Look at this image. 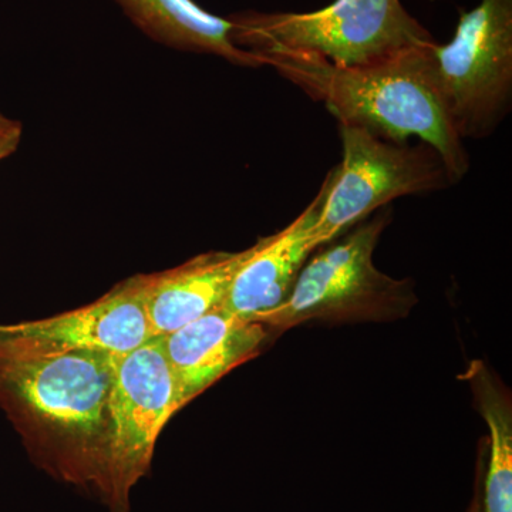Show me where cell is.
Masks as SVG:
<instances>
[{
    "label": "cell",
    "instance_id": "5bb4252c",
    "mask_svg": "<svg viewBox=\"0 0 512 512\" xmlns=\"http://www.w3.org/2000/svg\"><path fill=\"white\" fill-rule=\"evenodd\" d=\"M22 140V126L16 121L12 126L0 128V163L18 150Z\"/></svg>",
    "mask_w": 512,
    "mask_h": 512
},
{
    "label": "cell",
    "instance_id": "ba28073f",
    "mask_svg": "<svg viewBox=\"0 0 512 512\" xmlns=\"http://www.w3.org/2000/svg\"><path fill=\"white\" fill-rule=\"evenodd\" d=\"M151 339L138 276L83 308L33 322L0 325V345L32 356L100 352L119 357Z\"/></svg>",
    "mask_w": 512,
    "mask_h": 512
},
{
    "label": "cell",
    "instance_id": "4fadbf2b",
    "mask_svg": "<svg viewBox=\"0 0 512 512\" xmlns=\"http://www.w3.org/2000/svg\"><path fill=\"white\" fill-rule=\"evenodd\" d=\"M476 394L490 429V460L483 494L484 512H512V417L510 402L485 375H478Z\"/></svg>",
    "mask_w": 512,
    "mask_h": 512
},
{
    "label": "cell",
    "instance_id": "8992f818",
    "mask_svg": "<svg viewBox=\"0 0 512 512\" xmlns=\"http://www.w3.org/2000/svg\"><path fill=\"white\" fill-rule=\"evenodd\" d=\"M183 407L177 380L157 338L117 357L109 457L100 495L110 512L130 511L131 490L150 470L158 436Z\"/></svg>",
    "mask_w": 512,
    "mask_h": 512
},
{
    "label": "cell",
    "instance_id": "9a60e30c",
    "mask_svg": "<svg viewBox=\"0 0 512 512\" xmlns=\"http://www.w3.org/2000/svg\"><path fill=\"white\" fill-rule=\"evenodd\" d=\"M467 512H484L483 495L480 491H477L476 497H474L473 503H471Z\"/></svg>",
    "mask_w": 512,
    "mask_h": 512
},
{
    "label": "cell",
    "instance_id": "2e32d148",
    "mask_svg": "<svg viewBox=\"0 0 512 512\" xmlns=\"http://www.w3.org/2000/svg\"><path fill=\"white\" fill-rule=\"evenodd\" d=\"M15 123H16L15 120L9 119V117L3 116V114L0 113V128L9 127Z\"/></svg>",
    "mask_w": 512,
    "mask_h": 512
},
{
    "label": "cell",
    "instance_id": "30bf717a",
    "mask_svg": "<svg viewBox=\"0 0 512 512\" xmlns=\"http://www.w3.org/2000/svg\"><path fill=\"white\" fill-rule=\"evenodd\" d=\"M325 190L292 224L256 242L254 254L239 269L224 308L241 318L258 322L291 295L293 285L313 251L322 247L315 234Z\"/></svg>",
    "mask_w": 512,
    "mask_h": 512
},
{
    "label": "cell",
    "instance_id": "5b68a950",
    "mask_svg": "<svg viewBox=\"0 0 512 512\" xmlns=\"http://www.w3.org/2000/svg\"><path fill=\"white\" fill-rule=\"evenodd\" d=\"M430 52L458 136H491L511 110L512 0L463 10L453 40Z\"/></svg>",
    "mask_w": 512,
    "mask_h": 512
},
{
    "label": "cell",
    "instance_id": "277c9868",
    "mask_svg": "<svg viewBox=\"0 0 512 512\" xmlns=\"http://www.w3.org/2000/svg\"><path fill=\"white\" fill-rule=\"evenodd\" d=\"M343 160L323 183L315 234L320 245L396 198L446 190L454 184L446 163L429 144L396 143L365 128L339 126Z\"/></svg>",
    "mask_w": 512,
    "mask_h": 512
},
{
    "label": "cell",
    "instance_id": "8fae6325",
    "mask_svg": "<svg viewBox=\"0 0 512 512\" xmlns=\"http://www.w3.org/2000/svg\"><path fill=\"white\" fill-rule=\"evenodd\" d=\"M254 251L255 245L239 252H208L170 271L138 276L153 339L224 305L235 276Z\"/></svg>",
    "mask_w": 512,
    "mask_h": 512
},
{
    "label": "cell",
    "instance_id": "52a82bcc",
    "mask_svg": "<svg viewBox=\"0 0 512 512\" xmlns=\"http://www.w3.org/2000/svg\"><path fill=\"white\" fill-rule=\"evenodd\" d=\"M387 214L360 225L338 244L313 256L281 306L258 319L272 328H292L312 318L403 303L407 285L382 274L373 262Z\"/></svg>",
    "mask_w": 512,
    "mask_h": 512
},
{
    "label": "cell",
    "instance_id": "7c38bea8",
    "mask_svg": "<svg viewBox=\"0 0 512 512\" xmlns=\"http://www.w3.org/2000/svg\"><path fill=\"white\" fill-rule=\"evenodd\" d=\"M147 36L175 49L210 53L242 67L266 62L232 40L231 20L212 15L194 0H114Z\"/></svg>",
    "mask_w": 512,
    "mask_h": 512
},
{
    "label": "cell",
    "instance_id": "6da1fadb",
    "mask_svg": "<svg viewBox=\"0 0 512 512\" xmlns=\"http://www.w3.org/2000/svg\"><path fill=\"white\" fill-rule=\"evenodd\" d=\"M116 360L100 352L23 355L0 345V406L30 456L53 477L99 498Z\"/></svg>",
    "mask_w": 512,
    "mask_h": 512
},
{
    "label": "cell",
    "instance_id": "9c48e42d",
    "mask_svg": "<svg viewBox=\"0 0 512 512\" xmlns=\"http://www.w3.org/2000/svg\"><path fill=\"white\" fill-rule=\"evenodd\" d=\"M266 336L262 323L220 306L157 339L185 406L229 370L254 356Z\"/></svg>",
    "mask_w": 512,
    "mask_h": 512
},
{
    "label": "cell",
    "instance_id": "3957f363",
    "mask_svg": "<svg viewBox=\"0 0 512 512\" xmlns=\"http://www.w3.org/2000/svg\"><path fill=\"white\" fill-rule=\"evenodd\" d=\"M229 20L235 45L264 60L289 53L365 66L436 43L400 0H335L315 12H245Z\"/></svg>",
    "mask_w": 512,
    "mask_h": 512
},
{
    "label": "cell",
    "instance_id": "7a4b0ae2",
    "mask_svg": "<svg viewBox=\"0 0 512 512\" xmlns=\"http://www.w3.org/2000/svg\"><path fill=\"white\" fill-rule=\"evenodd\" d=\"M431 46L365 66H336L289 53L265 60L303 92L323 101L339 126L365 128L396 143L419 138L429 144L458 183L470 168V158L448 116Z\"/></svg>",
    "mask_w": 512,
    "mask_h": 512
}]
</instances>
